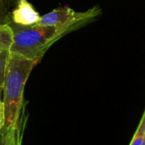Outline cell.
Here are the masks:
<instances>
[{"label":"cell","mask_w":145,"mask_h":145,"mask_svg":"<svg viewBox=\"0 0 145 145\" xmlns=\"http://www.w3.org/2000/svg\"><path fill=\"white\" fill-rule=\"evenodd\" d=\"M37 61V59H29L9 50L3 86L5 128L13 127L20 121L24 88Z\"/></svg>","instance_id":"6da1fadb"},{"label":"cell","mask_w":145,"mask_h":145,"mask_svg":"<svg viewBox=\"0 0 145 145\" xmlns=\"http://www.w3.org/2000/svg\"><path fill=\"white\" fill-rule=\"evenodd\" d=\"M9 25L14 31V41L9 50L26 58L37 60L55 41L76 29L73 26H54L38 24L27 26Z\"/></svg>","instance_id":"7a4b0ae2"},{"label":"cell","mask_w":145,"mask_h":145,"mask_svg":"<svg viewBox=\"0 0 145 145\" xmlns=\"http://www.w3.org/2000/svg\"><path fill=\"white\" fill-rule=\"evenodd\" d=\"M101 14L96 6L85 12H76L71 8H59L40 17L38 25L54 26H73L76 29L91 22Z\"/></svg>","instance_id":"3957f363"},{"label":"cell","mask_w":145,"mask_h":145,"mask_svg":"<svg viewBox=\"0 0 145 145\" xmlns=\"http://www.w3.org/2000/svg\"><path fill=\"white\" fill-rule=\"evenodd\" d=\"M40 17L39 14L28 1L18 0L11 14V23L22 26H32L38 23Z\"/></svg>","instance_id":"277c9868"},{"label":"cell","mask_w":145,"mask_h":145,"mask_svg":"<svg viewBox=\"0 0 145 145\" xmlns=\"http://www.w3.org/2000/svg\"><path fill=\"white\" fill-rule=\"evenodd\" d=\"M25 119L24 115H21L20 122L10 128H5V138L6 145H21L22 138L25 129Z\"/></svg>","instance_id":"5b68a950"},{"label":"cell","mask_w":145,"mask_h":145,"mask_svg":"<svg viewBox=\"0 0 145 145\" xmlns=\"http://www.w3.org/2000/svg\"><path fill=\"white\" fill-rule=\"evenodd\" d=\"M14 41V31L9 24L0 25V53L9 50Z\"/></svg>","instance_id":"8992f818"},{"label":"cell","mask_w":145,"mask_h":145,"mask_svg":"<svg viewBox=\"0 0 145 145\" xmlns=\"http://www.w3.org/2000/svg\"><path fill=\"white\" fill-rule=\"evenodd\" d=\"M14 0H0V25L10 24L12 22L11 8Z\"/></svg>","instance_id":"52a82bcc"},{"label":"cell","mask_w":145,"mask_h":145,"mask_svg":"<svg viewBox=\"0 0 145 145\" xmlns=\"http://www.w3.org/2000/svg\"><path fill=\"white\" fill-rule=\"evenodd\" d=\"M129 145H145V109Z\"/></svg>","instance_id":"ba28073f"},{"label":"cell","mask_w":145,"mask_h":145,"mask_svg":"<svg viewBox=\"0 0 145 145\" xmlns=\"http://www.w3.org/2000/svg\"><path fill=\"white\" fill-rule=\"evenodd\" d=\"M8 54H9V50H5L0 53V85L2 86H3Z\"/></svg>","instance_id":"9c48e42d"},{"label":"cell","mask_w":145,"mask_h":145,"mask_svg":"<svg viewBox=\"0 0 145 145\" xmlns=\"http://www.w3.org/2000/svg\"><path fill=\"white\" fill-rule=\"evenodd\" d=\"M5 126V112L3 100H0V130Z\"/></svg>","instance_id":"30bf717a"},{"label":"cell","mask_w":145,"mask_h":145,"mask_svg":"<svg viewBox=\"0 0 145 145\" xmlns=\"http://www.w3.org/2000/svg\"><path fill=\"white\" fill-rule=\"evenodd\" d=\"M0 145H6V138H5V128L3 127L0 131Z\"/></svg>","instance_id":"8fae6325"},{"label":"cell","mask_w":145,"mask_h":145,"mask_svg":"<svg viewBox=\"0 0 145 145\" xmlns=\"http://www.w3.org/2000/svg\"><path fill=\"white\" fill-rule=\"evenodd\" d=\"M3 92V87L2 85H0V100H1V97H2Z\"/></svg>","instance_id":"7c38bea8"},{"label":"cell","mask_w":145,"mask_h":145,"mask_svg":"<svg viewBox=\"0 0 145 145\" xmlns=\"http://www.w3.org/2000/svg\"><path fill=\"white\" fill-rule=\"evenodd\" d=\"M2 129H3V128H2ZM0 131H1V130H0Z\"/></svg>","instance_id":"4fadbf2b"}]
</instances>
